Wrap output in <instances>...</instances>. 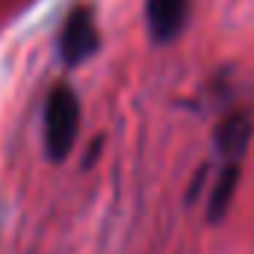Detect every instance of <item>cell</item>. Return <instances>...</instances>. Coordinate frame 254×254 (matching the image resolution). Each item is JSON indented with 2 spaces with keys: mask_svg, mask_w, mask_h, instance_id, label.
Segmentation results:
<instances>
[{
  "mask_svg": "<svg viewBox=\"0 0 254 254\" xmlns=\"http://www.w3.org/2000/svg\"><path fill=\"white\" fill-rule=\"evenodd\" d=\"M190 15V0H148V27L157 42H172Z\"/></svg>",
  "mask_w": 254,
  "mask_h": 254,
  "instance_id": "3957f363",
  "label": "cell"
},
{
  "mask_svg": "<svg viewBox=\"0 0 254 254\" xmlns=\"http://www.w3.org/2000/svg\"><path fill=\"white\" fill-rule=\"evenodd\" d=\"M237 181H240V166H225L219 172V178H216V184L210 190V219H219L228 210V204L234 198V190H237Z\"/></svg>",
  "mask_w": 254,
  "mask_h": 254,
  "instance_id": "5b68a950",
  "label": "cell"
},
{
  "mask_svg": "<svg viewBox=\"0 0 254 254\" xmlns=\"http://www.w3.org/2000/svg\"><path fill=\"white\" fill-rule=\"evenodd\" d=\"M249 139H252V116L249 113H231L216 130V148L228 160V166H240V157L249 148Z\"/></svg>",
  "mask_w": 254,
  "mask_h": 254,
  "instance_id": "277c9868",
  "label": "cell"
},
{
  "mask_svg": "<svg viewBox=\"0 0 254 254\" xmlns=\"http://www.w3.org/2000/svg\"><path fill=\"white\" fill-rule=\"evenodd\" d=\"M80 130V101L74 89L57 86L45 104V148L51 160H65Z\"/></svg>",
  "mask_w": 254,
  "mask_h": 254,
  "instance_id": "6da1fadb",
  "label": "cell"
},
{
  "mask_svg": "<svg viewBox=\"0 0 254 254\" xmlns=\"http://www.w3.org/2000/svg\"><path fill=\"white\" fill-rule=\"evenodd\" d=\"M98 51V27L95 15L86 6H77L63 24L60 33V57L65 65H80Z\"/></svg>",
  "mask_w": 254,
  "mask_h": 254,
  "instance_id": "7a4b0ae2",
  "label": "cell"
}]
</instances>
